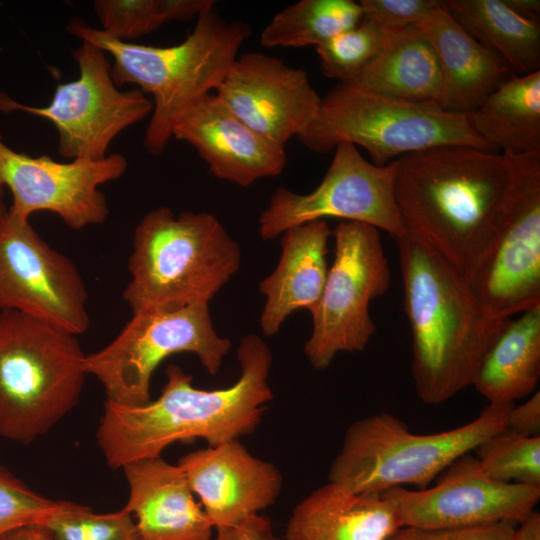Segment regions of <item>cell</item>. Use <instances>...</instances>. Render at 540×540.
Here are the masks:
<instances>
[{"instance_id":"obj_1","label":"cell","mask_w":540,"mask_h":540,"mask_svg":"<svg viewBox=\"0 0 540 540\" xmlns=\"http://www.w3.org/2000/svg\"><path fill=\"white\" fill-rule=\"evenodd\" d=\"M240 377L223 389L195 388L192 376L169 364L161 395L142 406L104 403L96 433L107 464L159 457L176 441L202 438L215 446L254 432L273 394L268 385L272 354L260 336L249 334L237 349Z\"/></svg>"},{"instance_id":"obj_2","label":"cell","mask_w":540,"mask_h":540,"mask_svg":"<svg viewBox=\"0 0 540 540\" xmlns=\"http://www.w3.org/2000/svg\"><path fill=\"white\" fill-rule=\"evenodd\" d=\"M395 196L407 232L467 275L496 232L510 201L511 156L443 145L396 159Z\"/></svg>"},{"instance_id":"obj_3","label":"cell","mask_w":540,"mask_h":540,"mask_svg":"<svg viewBox=\"0 0 540 540\" xmlns=\"http://www.w3.org/2000/svg\"><path fill=\"white\" fill-rule=\"evenodd\" d=\"M404 304L412 332V377L418 397L441 404L471 386L509 319L481 307L468 275L422 238H396Z\"/></svg>"},{"instance_id":"obj_4","label":"cell","mask_w":540,"mask_h":540,"mask_svg":"<svg viewBox=\"0 0 540 540\" xmlns=\"http://www.w3.org/2000/svg\"><path fill=\"white\" fill-rule=\"evenodd\" d=\"M67 31L112 56L111 75L119 88L134 84L152 96L143 143L154 156L163 154L183 115L217 89L251 35L248 24L224 19L215 3L199 13L182 42L167 47L121 41L80 19L70 21Z\"/></svg>"},{"instance_id":"obj_5","label":"cell","mask_w":540,"mask_h":540,"mask_svg":"<svg viewBox=\"0 0 540 540\" xmlns=\"http://www.w3.org/2000/svg\"><path fill=\"white\" fill-rule=\"evenodd\" d=\"M240 263L239 245L214 215L159 207L135 228L123 298L132 313L208 304Z\"/></svg>"},{"instance_id":"obj_6","label":"cell","mask_w":540,"mask_h":540,"mask_svg":"<svg viewBox=\"0 0 540 540\" xmlns=\"http://www.w3.org/2000/svg\"><path fill=\"white\" fill-rule=\"evenodd\" d=\"M85 355L76 335L15 311L0 312V436L28 444L77 404Z\"/></svg>"},{"instance_id":"obj_7","label":"cell","mask_w":540,"mask_h":540,"mask_svg":"<svg viewBox=\"0 0 540 540\" xmlns=\"http://www.w3.org/2000/svg\"><path fill=\"white\" fill-rule=\"evenodd\" d=\"M514 403H489L471 422L433 433H412L390 413L352 423L329 470V481L356 493L413 485L425 489L453 461L503 430Z\"/></svg>"},{"instance_id":"obj_8","label":"cell","mask_w":540,"mask_h":540,"mask_svg":"<svg viewBox=\"0 0 540 540\" xmlns=\"http://www.w3.org/2000/svg\"><path fill=\"white\" fill-rule=\"evenodd\" d=\"M297 138L316 153L340 143L360 146L376 165L443 145L497 153L475 133L468 115L447 112L434 102L395 99L346 84L322 98L315 120Z\"/></svg>"},{"instance_id":"obj_9","label":"cell","mask_w":540,"mask_h":540,"mask_svg":"<svg viewBox=\"0 0 540 540\" xmlns=\"http://www.w3.org/2000/svg\"><path fill=\"white\" fill-rule=\"evenodd\" d=\"M132 314L114 340L83 361L85 373L93 375L106 400L116 404L142 406L151 401L153 372L173 354L193 353L210 375H216L232 347L214 329L208 304Z\"/></svg>"},{"instance_id":"obj_10","label":"cell","mask_w":540,"mask_h":540,"mask_svg":"<svg viewBox=\"0 0 540 540\" xmlns=\"http://www.w3.org/2000/svg\"><path fill=\"white\" fill-rule=\"evenodd\" d=\"M334 260L328 268L312 333L304 346L310 364L327 368L340 352H360L375 334L370 303L386 293L390 269L379 230L341 221L334 232Z\"/></svg>"},{"instance_id":"obj_11","label":"cell","mask_w":540,"mask_h":540,"mask_svg":"<svg viewBox=\"0 0 540 540\" xmlns=\"http://www.w3.org/2000/svg\"><path fill=\"white\" fill-rule=\"evenodd\" d=\"M73 57L78 79L58 84L48 105H25L0 92V111L49 120L57 130V151L64 158L101 160L116 136L152 113L153 102L138 88L119 89L101 48L81 41Z\"/></svg>"},{"instance_id":"obj_12","label":"cell","mask_w":540,"mask_h":540,"mask_svg":"<svg viewBox=\"0 0 540 540\" xmlns=\"http://www.w3.org/2000/svg\"><path fill=\"white\" fill-rule=\"evenodd\" d=\"M511 157L510 201L468 274L481 307L495 320L540 306V152Z\"/></svg>"},{"instance_id":"obj_13","label":"cell","mask_w":540,"mask_h":540,"mask_svg":"<svg viewBox=\"0 0 540 540\" xmlns=\"http://www.w3.org/2000/svg\"><path fill=\"white\" fill-rule=\"evenodd\" d=\"M321 183L310 193L278 187L259 217V234L272 240L288 229L339 218L384 230L394 239L406 232L395 196L396 160L367 161L350 143H340Z\"/></svg>"},{"instance_id":"obj_14","label":"cell","mask_w":540,"mask_h":540,"mask_svg":"<svg viewBox=\"0 0 540 540\" xmlns=\"http://www.w3.org/2000/svg\"><path fill=\"white\" fill-rule=\"evenodd\" d=\"M87 300L74 263L8 208L0 218L1 311L15 310L77 336L89 327Z\"/></svg>"},{"instance_id":"obj_15","label":"cell","mask_w":540,"mask_h":540,"mask_svg":"<svg viewBox=\"0 0 540 540\" xmlns=\"http://www.w3.org/2000/svg\"><path fill=\"white\" fill-rule=\"evenodd\" d=\"M127 167L119 153L65 163L44 154L33 157L10 148L0 133V184L12 193L9 208L28 219L47 211L73 230L103 223L109 209L99 187L122 177Z\"/></svg>"},{"instance_id":"obj_16","label":"cell","mask_w":540,"mask_h":540,"mask_svg":"<svg viewBox=\"0 0 540 540\" xmlns=\"http://www.w3.org/2000/svg\"><path fill=\"white\" fill-rule=\"evenodd\" d=\"M397 505L402 526L451 529L510 522L519 524L540 499V487L491 479L471 452L445 468L425 489L384 491Z\"/></svg>"},{"instance_id":"obj_17","label":"cell","mask_w":540,"mask_h":540,"mask_svg":"<svg viewBox=\"0 0 540 540\" xmlns=\"http://www.w3.org/2000/svg\"><path fill=\"white\" fill-rule=\"evenodd\" d=\"M214 94L254 132L281 147L311 125L322 102L303 69L258 51L238 56Z\"/></svg>"},{"instance_id":"obj_18","label":"cell","mask_w":540,"mask_h":540,"mask_svg":"<svg viewBox=\"0 0 540 540\" xmlns=\"http://www.w3.org/2000/svg\"><path fill=\"white\" fill-rule=\"evenodd\" d=\"M178 465L214 528L259 514L282 488L278 469L252 456L238 439L190 452Z\"/></svg>"},{"instance_id":"obj_19","label":"cell","mask_w":540,"mask_h":540,"mask_svg":"<svg viewBox=\"0 0 540 540\" xmlns=\"http://www.w3.org/2000/svg\"><path fill=\"white\" fill-rule=\"evenodd\" d=\"M172 138L190 144L215 177L241 187L278 176L287 161L285 147L254 132L214 93L183 115Z\"/></svg>"},{"instance_id":"obj_20","label":"cell","mask_w":540,"mask_h":540,"mask_svg":"<svg viewBox=\"0 0 540 540\" xmlns=\"http://www.w3.org/2000/svg\"><path fill=\"white\" fill-rule=\"evenodd\" d=\"M129 486L126 506L140 540H209L213 525L196 502L185 473L159 457L123 468Z\"/></svg>"},{"instance_id":"obj_21","label":"cell","mask_w":540,"mask_h":540,"mask_svg":"<svg viewBox=\"0 0 540 540\" xmlns=\"http://www.w3.org/2000/svg\"><path fill=\"white\" fill-rule=\"evenodd\" d=\"M396 503L385 493H356L329 481L293 510L286 540H390L402 528Z\"/></svg>"},{"instance_id":"obj_22","label":"cell","mask_w":540,"mask_h":540,"mask_svg":"<svg viewBox=\"0 0 540 540\" xmlns=\"http://www.w3.org/2000/svg\"><path fill=\"white\" fill-rule=\"evenodd\" d=\"M437 55L442 93L439 106L469 115L516 74L498 56L471 37L442 5L420 25Z\"/></svg>"},{"instance_id":"obj_23","label":"cell","mask_w":540,"mask_h":540,"mask_svg":"<svg viewBox=\"0 0 540 540\" xmlns=\"http://www.w3.org/2000/svg\"><path fill=\"white\" fill-rule=\"evenodd\" d=\"M331 235L326 220L307 222L283 233L277 267L259 284L266 297L260 316L265 336L278 333L292 312L302 308L311 314L315 311L327 277Z\"/></svg>"},{"instance_id":"obj_24","label":"cell","mask_w":540,"mask_h":540,"mask_svg":"<svg viewBox=\"0 0 540 540\" xmlns=\"http://www.w3.org/2000/svg\"><path fill=\"white\" fill-rule=\"evenodd\" d=\"M383 31L381 51L351 85L395 99L439 104L441 69L420 26Z\"/></svg>"},{"instance_id":"obj_25","label":"cell","mask_w":540,"mask_h":540,"mask_svg":"<svg viewBox=\"0 0 540 540\" xmlns=\"http://www.w3.org/2000/svg\"><path fill=\"white\" fill-rule=\"evenodd\" d=\"M540 378V306L511 318L483 357L471 386L489 403L531 395Z\"/></svg>"},{"instance_id":"obj_26","label":"cell","mask_w":540,"mask_h":540,"mask_svg":"<svg viewBox=\"0 0 540 540\" xmlns=\"http://www.w3.org/2000/svg\"><path fill=\"white\" fill-rule=\"evenodd\" d=\"M471 127L495 152H540V70L515 75L468 115Z\"/></svg>"},{"instance_id":"obj_27","label":"cell","mask_w":540,"mask_h":540,"mask_svg":"<svg viewBox=\"0 0 540 540\" xmlns=\"http://www.w3.org/2000/svg\"><path fill=\"white\" fill-rule=\"evenodd\" d=\"M446 12L516 75L540 70V23L525 20L503 0H442Z\"/></svg>"},{"instance_id":"obj_28","label":"cell","mask_w":540,"mask_h":540,"mask_svg":"<svg viewBox=\"0 0 540 540\" xmlns=\"http://www.w3.org/2000/svg\"><path fill=\"white\" fill-rule=\"evenodd\" d=\"M363 12L352 0H301L278 12L260 34L266 48L319 46L356 26Z\"/></svg>"},{"instance_id":"obj_29","label":"cell","mask_w":540,"mask_h":540,"mask_svg":"<svg viewBox=\"0 0 540 540\" xmlns=\"http://www.w3.org/2000/svg\"><path fill=\"white\" fill-rule=\"evenodd\" d=\"M213 0H96L100 30L121 41L149 34L174 21H189Z\"/></svg>"},{"instance_id":"obj_30","label":"cell","mask_w":540,"mask_h":540,"mask_svg":"<svg viewBox=\"0 0 540 540\" xmlns=\"http://www.w3.org/2000/svg\"><path fill=\"white\" fill-rule=\"evenodd\" d=\"M483 472L503 483L540 487V437H529L507 428L475 448Z\"/></svg>"},{"instance_id":"obj_31","label":"cell","mask_w":540,"mask_h":540,"mask_svg":"<svg viewBox=\"0 0 540 540\" xmlns=\"http://www.w3.org/2000/svg\"><path fill=\"white\" fill-rule=\"evenodd\" d=\"M383 39V28L363 16L353 28L316 47L322 73L339 84H353L377 57Z\"/></svg>"},{"instance_id":"obj_32","label":"cell","mask_w":540,"mask_h":540,"mask_svg":"<svg viewBox=\"0 0 540 540\" xmlns=\"http://www.w3.org/2000/svg\"><path fill=\"white\" fill-rule=\"evenodd\" d=\"M44 524L54 540H140L134 518L125 508L99 514L87 506L60 501Z\"/></svg>"},{"instance_id":"obj_33","label":"cell","mask_w":540,"mask_h":540,"mask_svg":"<svg viewBox=\"0 0 540 540\" xmlns=\"http://www.w3.org/2000/svg\"><path fill=\"white\" fill-rule=\"evenodd\" d=\"M59 504L36 493L0 465V536L24 524L44 523Z\"/></svg>"},{"instance_id":"obj_34","label":"cell","mask_w":540,"mask_h":540,"mask_svg":"<svg viewBox=\"0 0 540 540\" xmlns=\"http://www.w3.org/2000/svg\"><path fill=\"white\" fill-rule=\"evenodd\" d=\"M363 16L382 28L419 26L440 6L439 0H361Z\"/></svg>"},{"instance_id":"obj_35","label":"cell","mask_w":540,"mask_h":540,"mask_svg":"<svg viewBox=\"0 0 540 540\" xmlns=\"http://www.w3.org/2000/svg\"><path fill=\"white\" fill-rule=\"evenodd\" d=\"M517 524L497 522L451 529L400 528L390 540H513Z\"/></svg>"},{"instance_id":"obj_36","label":"cell","mask_w":540,"mask_h":540,"mask_svg":"<svg viewBox=\"0 0 540 540\" xmlns=\"http://www.w3.org/2000/svg\"><path fill=\"white\" fill-rule=\"evenodd\" d=\"M216 535L209 540H286L277 537L268 518L256 514L234 526L215 528Z\"/></svg>"},{"instance_id":"obj_37","label":"cell","mask_w":540,"mask_h":540,"mask_svg":"<svg viewBox=\"0 0 540 540\" xmlns=\"http://www.w3.org/2000/svg\"><path fill=\"white\" fill-rule=\"evenodd\" d=\"M520 435L540 437V392L533 395L519 406H514L508 413L506 427Z\"/></svg>"},{"instance_id":"obj_38","label":"cell","mask_w":540,"mask_h":540,"mask_svg":"<svg viewBox=\"0 0 540 540\" xmlns=\"http://www.w3.org/2000/svg\"><path fill=\"white\" fill-rule=\"evenodd\" d=\"M0 540H54L48 527L34 522L15 527L0 536Z\"/></svg>"},{"instance_id":"obj_39","label":"cell","mask_w":540,"mask_h":540,"mask_svg":"<svg viewBox=\"0 0 540 540\" xmlns=\"http://www.w3.org/2000/svg\"><path fill=\"white\" fill-rule=\"evenodd\" d=\"M513 540H540V513L534 510L514 530Z\"/></svg>"},{"instance_id":"obj_40","label":"cell","mask_w":540,"mask_h":540,"mask_svg":"<svg viewBox=\"0 0 540 540\" xmlns=\"http://www.w3.org/2000/svg\"><path fill=\"white\" fill-rule=\"evenodd\" d=\"M503 2L519 17L540 23L539 0H503Z\"/></svg>"},{"instance_id":"obj_41","label":"cell","mask_w":540,"mask_h":540,"mask_svg":"<svg viewBox=\"0 0 540 540\" xmlns=\"http://www.w3.org/2000/svg\"><path fill=\"white\" fill-rule=\"evenodd\" d=\"M4 190L5 188L0 184V218L8 210L4 203Z\"/></svg>"}]
</instances>
